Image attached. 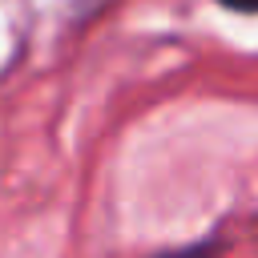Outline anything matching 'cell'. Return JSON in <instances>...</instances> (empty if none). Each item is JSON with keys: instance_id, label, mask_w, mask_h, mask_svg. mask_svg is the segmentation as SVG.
<instances>
[{"instance_id": "1", "label": "cell", "mask_w": 258, "mask_h": 258, "mask_svg": "<svg viewBox=\"0 0 258 258\" xmlns=\"http://www.w3.org/2000/svg\"><path fill=\"white\" fill-rule=\"evenodd\" d=\"M109 4H113V0H73V12H77V20H93V16H101Z\"/></svg>"}, {"instance_id": "2", "label": "cell", "mask_w": 258, "mask_h": 258, "mask_svg": "<svg viewBox=\"0 0 258 258\" xmlns=\"http://www.w3.org/2000/svg\"><path fill=\"white\" fill-rule=\"evenodd\" d=\"M161 258H218V242H198L189 250H173V254H161Z\"/></svg>"}, {"instance_id": "3", "label": "cell", "mask_w": 258, "mask_h": 258, "mask_svg": "<svg viewBox=\"0 0 258 258\" xmlns=\"http://www.w3.org/2000/svg\"><path fill=\"white\" fill-rule=\"evenodd\" d=\"M218 4L230 12H242V16H258V0H218Z\"/></svg>"}]
</instances>
